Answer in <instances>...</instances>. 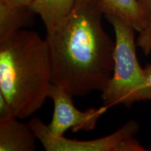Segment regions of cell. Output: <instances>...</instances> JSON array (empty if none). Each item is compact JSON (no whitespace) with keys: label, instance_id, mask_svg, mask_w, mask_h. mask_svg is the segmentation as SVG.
Returning a JSON list of instances; mask_svg holds the SVG:
<instances>
[{"label":"cell","instance_id":"obj_6","mask_svg":"<svg viewBox=\"0 0 151 151\" xmlns=\"http://www.w3.org/2000/svg\"><path fill=\"white\" fill-rule=\"evenodd\" d=\"M12 117L0 121V151H34L37 137L29 124Z\"/></svg>","mask_w":151,"mask_h":151},{"label":"cell","instance_id":"obj_7","mask_svg":"<svg viewBox=\"0 0 151 151\" xmlns=\"http://www.w3.org/2000/svg\"><path fill=\"white\" fill-rule=\"evenodd\" d=\"M99 6L105 17L120 19L139 32L149 22L137 0H99Z\"/></svg>","mask_w":151,"mask_h":151},{"label":"cell","instance_id":"obj_5","mask_svg":"<svg viewBox=\"0 0 151 151\" xmlns=\"http://www.w3.org/2000/svg\"><path fill=\"white\" fill-rule=\"evenodd\" d=\"M72 97L65 89L52 83L48 98L53 103V114L48 125V131L55 137H62L68 129L73 132H90L97 127V123L109 107L90 108L82 111L75 106Z\"/></svg>","mask_w":151,"mask_h":151},{"label":"cell","instance_id":"obj_9","mask_svg":"<svg viewBox=\"0 0 151 151\" xmlns=\"http://www.w3.org/2000/svg\"><path fill=\"white\" fill-rule=\"evenodd\" d=\"M76 0H33L29 8L39 15L46 29L53 27L72 10Z\"/></svg>","mask_w":151,"mask_h":151},{"label":"cell","instance_id":"obj_11","mask_svg":"<svg viewBox=\"0 0 151 151\" xmlns=\"http://www.w3.org/2000/svg\"><path fill=\"white\" fill-rule=\"evenodd\" d=\"M141 9L149 19L151 18V0H137Z\"/></svg>","mask_w":151,"mask_h":151},{"label":"cell","instance_id":"obj_2","mask_svg":"<svg viewBox=\"0 0 151 151\" xmlns=\"http://www.w3.org/2000/svg\"><path fill=\"white\" fill-rule=\"evenodd\" d=\"M52 84V62L46 39L20 29L0 39V92L19 119L39 111Z\"/></svg>","mask_w":151,"mask_h":151},{"label":"cell","instance_id":"obj_10","mask_svg":"<svg viewBox=\"0 0 151 151\" xmlns=\"http://www.w3.org/2000/svg\"><path fill=\"white\" fill-rule=\"evenodd\" d=\"M14 116H15L12 107L6 98L0 92V121L12 118Z\"/></svg>","mask_w":151,"mask_h":151},{"label":"cell","instance_id":"obj_14","mask_svg":"<svg viewBox=\"0 0 151 151\" xmlns=\"http://www.w3.org/2000/svg\"><path fill=\"white\" fill-rule=\"evenodd\" d=\"M149 150H151V144H150V147H149Z\"/></svg>","mask_w":151,"mask_h":151},{"label":"cell","instance_id":"obj_13","mask_svg":"<svg viewBox=\"0 0 151 151\" xmlns=\"http://www.w3.org/2000/svg\"><path fill=\"white\" fill-rule=\"evenodd\" d=\"M143 70H144L147 80H148L149 84L151 86V65L150 64H148L146 67L143 68Z\"/></svg>","mask_w":151,"mask_h":151},{"label":"cell","instance_id":"obj_8","mask_svg":"<svg viewBox=\"0 0 151 151\" xmlns=\"http://www.w3.org/2000/svg\"><path fill=\"white\" fill-rule=\"evenodd\" d=\"M35 15L29 7L18 6L0 1V39L18 30L32 27Z\"/></svg>","mask_w":151,"mask_h":151},{"label":"cell","instance_id":"obj_4","mask_svg":"<svg viewBox=\"0 0 151 151\" xmlns=\"http://www.w3.org/2000/svg\"><path fill=\"white\" fill-rule=\"evenodd\" d=\"M37 137L46 151H143L146 150L134 137L139 131V123L131 120L111 134L100 139L78 141L50 133L48 125L38 118L29 122Z\"/></svg>","mask_w":151,"mask_h":151},{"label":"cell","instance_id":"obj_12","mask_svg":"<svg viewBox=\"0 0 151 151\" xmlns=\"http://www.w3.org/2000/svg\"><path fill=\"white\" fill-rule=\"evenodd\" d=\"M0 1H3L9 4L18 6L29 7L33 0H0Z\"/></svg>","mask_w":151,"mask_h":151},{"label":"cell","instance_id":"obj_1","mask_svg":"<svg viewBox=\"0 0 151 151\" xmlns=\"http://www.w3.org/2000/svg\"><path fill=\"white\" fill-rule=\"evenodd\" d=\"M99 0H76L72 10L46 29L52 83L76 97L104 90L112 76L116 43L101 23Z\"/></svg>","mask_w":151,"mask_h":151},{"label":"cell","instance_id":"obj_3","mask_svg":"<svg viewBox=\"0 0 151 151\" xmlns=\"http://www.w3.org/2000/svg\"><path fill=\"white\" fill-rule=\"evenodd\" d=\"M115 32L114 67L111 78L103 90V105L130 107L134 102L151 101V86L137 56L136 30L112 16H106Z\"/></svg>","mask_w":151,"mask_h":151}]
</instances>
